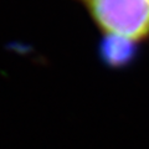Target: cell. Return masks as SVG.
<instances>
[{
	"mask_svg": "<svg viewBox=\"0 0 149 149\" xmlns=\"http://www.w3.org/2000/svg\"><path fill=\"white\" fill-rule=\"evenodd\" d=\"M106 36L149 39V0H76Z\"/></svg>",
	"mask_w": 149,
	"mask_h": 149,
	"instance_id": "cell-1",
	"label": "cell"
},
{
	"mask_svg": "<svg viewBox=\"0 0 149 149\" xmlns=\"http://www.w3.org/2000/svg\"><path fill=\"white\" fill-rule=\"evenodd\" d=\"M107 39L101 46L102 58L106 60L108 65H116L120 66L128 60L133 57L136 42H132L129 40L122 39L116 36H106Z\"/></svg>",
	"mask_w": 149,
	"mask_h": 149,
	"instance_id": "cell-2",
	"label": "cell"
}]
</instances>
